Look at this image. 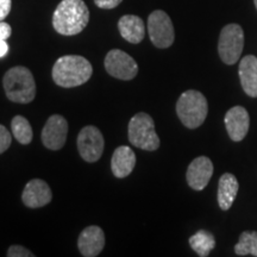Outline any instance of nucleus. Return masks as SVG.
Wrapping results in <instances>:
<instances>
[{
	"instance_id": "nucleus-15",
	"label": "nucleus",
	"mask_w": 257,
	"mask_h": 257,
	"mask_svg": "<svg viewBox=\"0 0 257 257\" xmlns=\"http://www.w3.org/2000/svg\"><path fill=\"white\" fill-rule=\"evenodd\" d=\"M135 166H136V155L130 147L121 146L114 150L112 155L111 168L115 178H126L133 173Z\"/></svg>"
},
{
	"instance_id": "nucleus-13",
	"label": "nucleus",
	"mask_w": 257,
	"mask_h": 257,
	"mask_svg": "<svg viewBox=\"0 0 257 257\" xmlns=\"http://www.w3.org/2000/svg\"><path fill=\"white\" fill-rule=\"evenodd\" d=\"M53 199V193L49 185L41 179H34L25 186L22 200L25 206L30 208H40L49 204Z\"/></svg>"
},
{
	"instance_id": "nucleus-7",
	"label": "nucleus",
	"mask_w": 257,
	"mask_h": 257,
	"mask_svg": "<svg viewBox=\"0 0 257 257\" xmlns=\"http://www.w3.org/2000/svg\"><path fill=\"white\" fill-rule=\"evenodd\" d=\"M148 32L154 46L160 49H166L174 43V27L165 11L156 10L150 14L148 18Z\"/></svg>"
},
{
	"instance_id": "nucleus-5",
	"label": "nucleus",
	"mask_w": 257,
	"mask_h": 257,
	"mask_svg": "<svg viewBox=\"0 0 257 257\" xmlns=\"http://www.w3.org/2000/svg\"><path fill=\"white\" fill-rule=\"evenodd\" d=\"M128 141L133 146L147 152H155L160 147V138L155 131L154 119L148 113L135 114L128 123Z\"/></svg>"
},
{
	"instance_id": "nucleus-27",
	"label": "nucleus",
	"mask_w": 257,
	"mask_h": 257,
	"mask_svg": "<svg viewBox=\"0 0 257 257\" xmlns=\"http://www.w3.org/2000/svg\"><path fill=\"white\" fill-rule=\"evenodd\" d=\"M9 53V46L6 43V41H0V59L6 56V54Z\"/></svg>"
},
{
	"instance_id": "nucleus-12",
	"label": "nucleus",
	"mask_w": 257,
	"mask_h": 257,
	"mask_svg": "<svg viewBox=\"0 0 257 257\" xmlns=\"http://www.w3.org/2000/svg\"><path fill=\"white\" fill-rule=\"evenodd\" d=\"M225 126L233 142H240L249 131V113L243 106H234L225 114Z\"/></svg>"
},
{
	"instance_id": "nucleus-24",
	"label": "nucleus",
	"mask_w": 257,
	"mask_h": 257,
	"mask_svg": "<svg viewBox=\"0 0 257 257\" xmlns=\"http://www.w3.org/2000/svg\"><path fill=\"white\" fill-rule=\"evenodd\" d=\"M121 2H123V0H94L95 5L98 6V8L105 9V10H111V9L117 8Z\"/></svg>"
},
{
	"instance_id": "nucleus-10",
	"label": "nucleus",
	"mask_w": 257,
	"mask_h": 257,
	"mask_svg": "<svg viewBox=\"0 0 257 257\" xmlns=\"http://www.w3.org/2000/svg\"><path fill=\"white\" fill-rule=\"evenodd\" d=\"M68 135V123L60 114H53L47 120L42 130V143L50 150H60L63 148Z\"/></svg>"
},
{
	"instance_id": "nucleus-16",
	"label": "nucleus",
	"mask_w": 257,
	"mask_h": 257,
	"mask_svg": "<svg viewBox=\"0 0 257 257\" xmlns=\"http://www.w3.org/2000/svg\"><path fill=\"white\" fill-rule=\"evenodd\" d=\"M238 72L243 91L251 98H257V57L253 55L243 57Z\"/></svg>"
},
{
	"instance_id": "nucleus-4",
	"label": "nucleus",
	"mask_w": 257,
	"mask_h": 257,
	"mask_svg": "<svg viewBox=\"0 0 257 257\" xmlns=\"http://www.w3.org/2000/svg\"><path fill=\"white\" fill-rule=\"evenodd\" d=\"M176 113L186 127H199L206 119L208 113L206 98L202 93L194 89L184 92L176 102Z\"/></svg>"
},
{
	"instance_id": "nucleus-18",
	"label": "nucleus",
	"mask_w": 257,
	"mask_h": 257,
	"mask_svg": "<svg viewBox=\"0 0 257 257\" xmlns=\"http://www.w3.org/2000/svg\"><path fill=\"white\" fill-rule=\"evenodd\" d=\"M238 189V181L233 174L225 173L220 176L219 184H218V205L221 210H230L237 197Z\"/></svg>"
},
{
	"instance_id": "nucleus-22",
	"label": "nucleus",
	"mask_w": 257,
	"mask_h": 257,
	"mask_svg": "<svg viewBox=\"0 0 257 257\" xmlns=\"http://www.w3.org/2000/svg\"><path fill=\"white\" fill-rule=\"evenodd\" d=\"M11 134L9 133V130L4 125H0V154L5 153L11 146Z\"/></svg>"
},
{
	"instance_id": "nucleus-2",
	"label": "nucleus",
	"mask_w": 257,
	"mask_h": 257,
	"mask_svg": "<svg viewBox=\"0 0 257 257\" xmlns=\"http://www.w3.org/2000/svg\"><path fill=\"white\" fill-rule=\"evenodd\" d=\"M92 74L91 62L79 55L60 57L53 67L54 81L63 88H73L83 85L91 79Z\"/></svg>"
},
{
	"instance_id": "nucleus-8",
	"label": "nucleus",
	"mask_w": 257,
	"mask_h": 257,
	"mask_svg": "<svg viewBox=\"0 0 257 257\" xmlns=\"http://www.w3.org/2000/svg\"><path fill=\"white\" fill-rule=\"evenodd\" d=\"M104 146V137L98 127L88 125L81 128L78 136V150L86 162L93 163L100 159Z\"/></svg>"
},
{
	"instance_id": "nucleus-1",
	"label": "nucleus",
	"mask_w": 257,
	"mask_h": 257,
	"mask_svg": "<svg viewBox=\"0 0 257 257\" xmlns=\"http://www.w3.org/2000/svg\"><path fill=\"white\" fill-rule=\"evenodd\" d=\"M88 22L89 10L83 0H62L53 15V27L63 36L80 34Z\"/></svg>"
},
{
	"instance_id": "nucleus-3",
	"label": "nucleus",
	"mask_w": 257,
	"mask_h": 257,
	"mask_svg": "<svg viewBox=\"0 0 257 257\" xmlns=\"http://www.w3.org/2000/svg\"><path fill=\"white\" fill-rule=\"evenodd\" d=\"M3 85L6 96L18 104H29L36 96V82L28 68L22 66L14 67L5 73Z\"/></svg>"
},
{
	"instance_id": "nucleus-11",
	"label": "nucleus",
	"mask_w": 257,
	"mask_h": 257,
	"mask_svg": "<svg viewBox=\"0 0 257 257\" xmlns=\"http://www.w3.org/2000/svg\"><path fill=\"white\" fill-rule=\"evenodd\" d=\"M212 175H213L212 161L206 156H199L188 166L186 179L189 187L195 191H202L208 185Z\"/></svg>"
},
{
	"instance_id": "nucleus-28",
	"label": "nucleus",
	"mask_w": 257,
	"mask_h": 257,
	"mask_svg": "<svg viewBox=\"0 0 257 257\" xmlns=\"http://www.w3.org/2000/svg\"><path fill=\"white\" fill-rule=\"evenodd\" d=\"M253 3H255V6H256V9H257V0H253Z\"/></svg>"
},
{
	"instance_id": "nucleus-19",
	"label": "nucleus",
	"mask_w": 257,
	"mask_h": 257,
	"mask_svg": "<svg viewBox=\"0 0 257 257\" xmlns=\"http://www.w3.org/2000/svg\"><path fill=\"white\" fill-rule=\"evenodd\" d=\"M189 245L200 257H206L216 246L213 234L206 230H200L189 238Z\"/></svg>"
},
{
	"instance_id": "nucleus-6",
	"label": "nucleus",
	"mask_w": 257,
	"mask_h": 257,
	"mask_svg": "<svg viewBox=\"0 0 257 257\" xmlns=\"http://www.w3.org/2000/svg\"><path fill=\"white\" fill-rule=\"evenodd\" d=\"M244 32L238 24H227L223 28L218 43V53L225 64H234L242 55Z\"/></svg>"
},
{
	"instance_id": "nucleus-14",
	"label": "nucleus",
	"mask_w": 257,
	"mask_h": 257,
	"mask_svg": "<svg viewBox=\"0 0 257 257\" xmlns=\"http://www.w3.org/2000/svg\"><path fill=\"white\" fill-rule=\"evenodd\" d=\"M105 246V234L101 227L96 225L87 226L80 233L78 248L82 256L95 257L102 251Z\"/></svg>"
},
{
	"instance_id": "nucleus-21",
	"label": "nucleus",
	"mask_w": 257,
	"mask_h": 257,
	"mask_svg": "<svg viewBox=\"0 0 257 257\" xmlns=\"http://www.w3.org/2000/svg\"><path fill=\"white\" fill-rule=\"evenodd\" d=\"M234 252L238 256L252 255L257 257V232L244 231L240 234L238 243L234 245Z\"/></svg>"
},
{
	"instance_id": "nucleus-17",
	"label": "nucleus",
	"mask_w": 257,
	"mask_h": 257,
	"mask_svg": "<svg viewBox=\"0 0 257 257\" xmlns=\"http://www.w3.org/2000/svg\"><path fill=\"white\" fill-rule=\"evenodd\" d=\"M121 37L133 44L141 43L146 36V25L138 16L125 15L118 22Z\"/></svg>"
},
{
	"instance_id": "nucleus-23",
	"label": "nucleus",
	"mask_w": 257,
	"mask_h": 257,
	"mask_svg": "<svg viewBox=\"0 0 257 257\" xmlns=\"http://www.w3.org/2000/svg\"><path fill=\"white\" fill-rule=\"evenodd\" d=\"M9 257H34L35 255L30 250L22 245H12L8 250Z\"/></svg>"
},
{
	"instance_id": "nucleus-9",
	"label": "nucleus",
	"mask_w": 257,
	"mask_h": 257,
	"mask_svg": "<svg viewBox=\"0 0 257 257\" xmlns=\"http://www.w3.org/2000/svg\"><path fill=\"white\" fill-rule=\"evenodd\" d=\"M105 69L106 72L115 79L120 80H133L138 73L137 62L134 57L123 50L113 49L108 51L105 57Z\"/></svg>"
},
{
	"instance_id": "nucleus-20",
	"label": "nucleus",
	"mask_w": 257,
	"mask_h": 257,
	"mask_svg": "<svg viewBox=\"0 0 257 257\" xmlns=\"http://www.w3.org/2000/svg\"><path fill=\"white\" fill-rule=\"evenodd\" d=\"M11 128L15 138L21 144L27 146L32 141V137H34L32 127L29 120L23 115H16L11 121Z\"/></svg>"
},
{
	"instance_id": "nucleus-25",
	"label": "nucleus",
	"mask_w": 257,
	"mask_h": 257,
	"mask_svg": "<svg viewBox=\"0 0 257 257\" xmlns=\"http://www.w3.org/2000/svg\"><path fill=\"white\" fill-rule=\"evenodd\" d=\"M11 0H0V22H3L8 17L10 11H11Z\"/></svg>"
},
{
	"instance_id": "nucleus-26",
	"label": "nucleus",
	"mask_w": 257,
	"mask_h": 257,
	"mask_svg": "<svg viewBox=\"0 0 257 257\" xmlns=\"http://www.w3.org/2000/svg\"><path fill=\"white\" fill-rule=\"evenodd\" d=\"M12 29L10 24L5 23V22H0V41H6L11 36Z\"/></svg>"
}]
</instances>
